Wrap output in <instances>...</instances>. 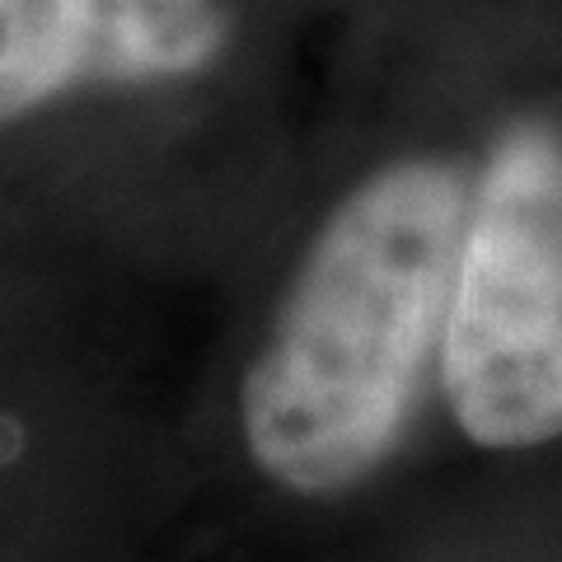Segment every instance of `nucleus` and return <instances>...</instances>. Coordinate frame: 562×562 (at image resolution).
I'll list each match as a JSON object with an SVG mask.
<instances>
[{
  "label": "nucleus",
  "mask_w": 562,
  "mask_h": 562,
  "mask_svg": "<svg viewBox=\"0 0 562 562\" xmlns=\"http://www.w3.org/2000/svg\"><path fill=\"white\" fill-rule=\"evenodd\" d=\"M225 38V0H0V132L85 90L198 76Z\"/></svg>",
  "instance_id": "7ed1b4c3"
},
{
  "label": "nucleus",
  "mask_w": 562,
  "mask_h": 562,
  "mask_svg": "<svg viewBox=\"0 0 562 562\" xmlns=\"http://www.w3.org/2000/svg\"><path fill=\"white\" fill-rule=\"evenodd\" d=\"M441 384L473 446L562 436V132L543 122L492 146L454 262Z\"/></svg>",
  "instance_id": "f03ea898"
},
{
  "label": "nucleus",
  "mask_w": 562,
  "mask_h": 562,
  "mask_svg": "<svg viewBox=\"0 0 562 562\" xmlns=\"http://www.w3.org/2000/svg\"><path fill=\"white\" fill-rule=\"evenodd\" d=\"M464 225L469 188L446 160L380 169L324 221L244 375V446L272 483L333 497L394 454L446 333Z\"/></svg>",
  "instance_id": "f257e3e1"
}]
</instances>
